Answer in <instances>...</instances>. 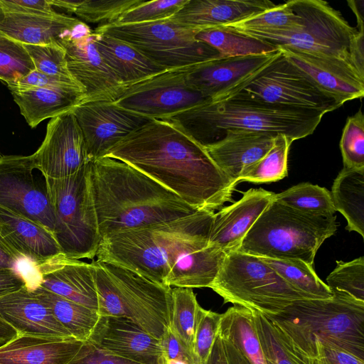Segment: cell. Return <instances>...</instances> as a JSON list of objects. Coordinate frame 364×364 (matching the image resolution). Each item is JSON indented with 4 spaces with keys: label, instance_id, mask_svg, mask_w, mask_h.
I'll return each instance as SVG.
<instances>
[{
    "label": "cell",
    "instance_id": "cell-1",
    "mask_svg": "<svg viewBox=\"0 0 364 364\" xmlns=\"http://www.w3.org/2000/svg\"><path fill=\"white\" fill-rule=\"evenodd\" d=\"M105 156L136 168L197 210L215 211L232 201L236 184L203 146L168 119H151Z\"/></svg>",
    "mask_w": 364,
    "mask_h": 364
},
{
    "label": "cell",
    "instance_id": "cell-2",
    "mask_svg": "<svg viewBox=\"0 0 364 364\" xmlns=\"http://www.w3.org/2000/svg\"><path fill=\"white\" fill-rule=\"evenodd\" d=\"M90 181L102 238L199 210L143 172L112 158L92 162Z\"/></svg>",
    "mask_w": 364,
    "mask_h": 364
},
{
    "label": "cell",
    "instance_id": "cell-3",
    "mask_svg": "<svg viewBox=\"0 0 364 364\" xmlns=\"http://www.w3.org/2000/svg\"><path fill=\"white\" fill-rule=\"evenodd\" d=\"M326 113L250 100L208 101L168 119L202 146L213 144L231 129L282 134L292 141L314 133Z\"/></svg>",
    "mask_w": 364,
    "mask_h": 364
},
{
    "label": "cell",
    "instance_id": "cell-4",
    "mask_svg": "<svg viewBox=\"0 0 364 364\" xmlns=\"http://www.w3.org/2000/svg\"><path fill=\"white\" fill-rule=\"evenodd\" d=\"M332 293L327 299L296 301L280 313L267 316L311 359L316 355V341L364 358V302Z\"/></svg>",
    "mask_w": 364,
    "mask_h": 364
},
{
    "label": "cell",
    "instance_id": "cell-5",
    "mask_svg": "<svg viewBox=\"0 0 364 364\" xmlns=\"http://www.w3.org/2000/svg\"><path fill=\"white\" fill-rule=\"evenodd\" d=\"M337 230L335 215H316L272 201L243 238L237 251L314 265L315 255Z\"/></svg>",
    "mask_w": 364,
    "mask_h": 364
},
{
    "label": "cell",
    "instance_id": "cell-6",
    "mask_svg": "<svg viewBox=\"0 0 364 364\" xmlns=\"http://www.w3.org/2000/svg\"><path fill=\"white\" fill-rule=\"evenodd\" d=\"M92 263L100 315L127 318L161 339L169 327L172 288L117 264Z\"/></svg>",
    "mask_w": 364,
    "mask_h": 364
},
{
    "label": "cell",
    "instance_id": "cell-7",
    "mask_svg": "<svg viewBox=\"0 0 364 364\" xmlns=\"http://www.w3.org/2000/svg\"><path fill=\"white\" fill-rule=\"evenodd\" d=\"M213 215L214 211L199 210L170 222L111 234L102 238L96 260L166 285V262L173 246L185 235L212 223Z\"/></svg>",
    "mask_w": 364,
    "mask_h": 364
},
{
    "label": "cell",
    "instance_id": "cell-8",
    "mask_svg": "<svg viewBox=\"0 0 364 364\" xmlns=\"http://www.w3.org/2000/svg\"><path fill=\"white\" fill-rule=\"evenodd\" d=\"M210 289L224 303H232L267 316L293 302L310 299L287 283L261 257L233 251L226 254Z\"/></svg>",
    "mask_w": 364,
    "mask_h": 364
},
{
    "label": "cell",
    "instance_id": "cell-9",
    "mask_svg": "<svg viewBox=\"0 0 364 364\" xmlns=\"http://www.w3.org/2000/svg\"><path fill=\"white\" fill-rule=\"evenodd\" d=\"M91 164L68 177H46L55 217L53 235L62 254L69 259H93L102 240L90 181Z\"/></svg>",
    "mask_w": 364,
    "mask_h": 364
},
{
    "label": "cell",
    "instance_id": "cell-10",
    "mask_svg": "<svg viewBox=\"0 0 364 364\" xmlns=\"http://www.w3.org/2000/svg\"><path fill=\"white\" fill-rule=\"evenodd\" d=\"M289 2L293 11L301 18L303 26L301 28L235 31L257 38L277 48L336 58L353 65L351 46L358 30L351 26L339 11L321 0Z\"/></svg>",
    "mask_w": 364,
    "mask_h": 364
},
{
    "label": "cell",
    "instance_id": "cell-11",
    "mask_svg": "<svg viewBox=\"0 0 364 364\" xmlns=\"http://www.w3.org/2000/svg\"><path fill=\"white\" fill-rule=\"evenodd\" d=\"M279 50V53L267 64L210 101L225 99L250 100L325 113L341 106L321 90Z\"/></svg>",
    "mask_w": 364,
    "mask_h": 364
},
{
    "label": "cell",
    "instance_id": "cell-12",
    "mask_svg": "<svg viewBox=\"0 0 364 364\" xmlns=\"http://www.w3.org/2000/svg\"><path fill=\"white\" fill-rule=\"evenodd\" d=\"M199 31L167 18L141 23L100 25L94 32L124 41L164 69L175 70L222 56L215 48L196 38Z\"/></svg>",
    "mask_w": 364,
    "mask_h": 364
},
{
    "label": "cell",
    "instance_id": "cell-13",
    "mask_svg": "<svg viewBox=\"0 0 364 364\" xmlns=\"http://www.w3.org/2000/svg\"><path fill=\"white\" fill-rule=\"evenodd\" d=\"M185 68L168 70L133 84L113 102L151 119H166L210 101L188 85Z\"/></svg>",
    "mask_w": 364,
    "mask_h": 364
},
{
    "label": "cell",
    "instance_id": "cell-14",
    "mask_svg": "<svg viewBox=\"0 0 364 364\" xmlns=\"http://www.w3.org/2000/svg\"><path fill=\"white\" fill-rule=\"evenodd\" d=\"M31 155L0 156V206L30 219L53 234L55 217L46 178L36 176Z\"/></svg>",
    "mask_w": 364,
    "mask_h": 364
},
{
    "label": "cell",
    "instance_id": "cell-15",
    "mask_svg": "<svg viewBox=\"0 0 364 364\" xmlns=\"http://www.w3.org/2000/svg\"><path fill=\"white\" fill-rule=\"evenodd\" d=\"M68 69L85 90L83 102L116 100L128 86L122 83L98 52L94 32L84 22L63 41Z\"/></svg>",
    "mask_w": 364,
    "mask_h": 364
},
{
    "label": "cell",
    "instance_id": "cell-16",
    "mask_svg": "<svg viewBox=\"0 0 364 364\" xmlns=\"http://www.w3.org/2000/svg\"><path fill=\"white\" fill-rule=\"evenodd\" d=\"M31 156L36 168L55 179L72 176L92 162L72 111L50 119L44 140Z\"/></svg>",
    "mask_w": 364,
    "mask_h": 364
},
{
    "label": "cell",
    "instance_id": "cell-17",
    "mask_svg": "<svg viewBox=\"0 0 364 364\" xmlns=\"http://www.w3.org/2000/svg\"><path fill=\"white\" fill-rule=\"evenodd\" d=\"M210 226L180 238L168 257L166 284L176 287H209L226 254L209 244Z\"/></svg>",
    "mask_w": 364,
    "mask_h": 364
},
{
    "label": "cell",
    "instance_id": "cell-18",
    "mask_svg": "<svg viewBox=\"0 0 364 364\" xmlns=\"http://www.w3.org/2000/svg\"><path fill=\"white\" fill-rule=\"evenodd\" d=\"M92 161L151 119L124 109L111 101L82 102L73 110Z\"/></svg>",
    "mask_w": 364,
    "mask_h": 364
},
{
    "label": "cell",
    "instance_id": "cell-19",
    "mask_svg": "<svg viewBox=\"0 0 364 364\" xmlns=\"http://www.w3.org/2000/svg\"><path fill=\"white\" fill-rule=\"evenodd\" d=\"M278 48L291 63L341 106L349 100L363 97L364 75L350 63L284 47Z\"/></svg>",
    "mask_w": 364,
    "mask_h": 364
},
{
    "label": "cell",
    "instance_id": "cell-20",
    "mask_svg": "<svg viewBox=\"0 0 364 364\" xmlns=\"http://www.w3.org/2000/svg\"><path fill=\"white\" fill-rule=\"evenodd\" d=\"M87 341L141 364H164L161 339L127 318L100 316Z\"/></svg>",
    "mask_w": 364,
    "mask_h": 364
},
{
    "label": "cell",
    "instance_id": "cell-21",
    "mask_svg": "<svg viewBox=\"0 0 364 364\" xmlns=\"http://www.w3.org/2000/svg\"><path fill=\"white\" fill-rule=\"evenodd\" d=\"M34 272L38 286L98 311L92 262L69 259L60 254L35 266Z\"/></svg>",
    "mask_w": 364,
    "mask_h": 364
},
{
    "label": "cell",
    "instance_id": "cell-22",
    "mask_svg": "<svg viewBox=\"0 0 364 364\" xmlns=\"http://www.w3.org/2000/svg\"><path fill=\"white\" fill-rule=\"evenodd\" d=\"M242 193L239 200L213 215L209 244L225 254L237 250L249 230L274 200L275 193L263 188H250Z\"/></svg>",
    "mask_w": 364,
    "mask_h": 364
},
{
    "label": "cell",
    "instance_id": "cell-23",
    "mask_svg": "<svg viewBox=\"0 0 364 364\" xmlns=\"http://www.w3.org/2000/svg\"><path fill=\"white\" fill-rule=\"evenodd\" d=\"M279 49L270 53L247 56H220L185 68L188 85L212 100L270 62Z\"/></svg>",
    "mask_w": 364,
    "mask_h": 364
},
{
    "label": "cell",
    "instance_id": "cell-24",
    "mask_svg": "<svg viewBox=\"0 0 364 364\" xmlns=\"http://www.w3.org/2000/svg\"><path fill=\"white\" fill-rule=\"evenodd\" d=\"M277 135L231 129L220 140L203 146L215 165L237 185L242 171L270 150Z\"/></svg>",
    "mask_w": 364,
    "mask_h": 364
},
{
    "label": "cell",
    "instance_id": "cell-25",
    "mask_svg": "<svg viewBox=\"0 0 364 364\" xmlns=\"http://www.w3.org/2000/svg\"><path fill=\"white\" fill-rule=\"evenodd\" d=\"M0 316L18 336L73 338L27 286L0 296Z\"/></svg>",
    "mask_w": 364,
    "mask_h": 364
},
{
    "label": "cell",
    "instance_id": "cell-26",
    "mask_svg": "<svg viewBox=\"0 0 364 364\" xmlns=\"http://www.w3.org/2000/svg\"><path fill=\"white\" fill-rule=\"evenodd\" d=\"M82 22L63 14L38 15L0 9V33L27 45H59Z\"/></svg>",
    "mask_w": 364,
    "mask_h": 364
},
{
    "label": "cell",
    "instance_id": "cell-27",
    "mask_svg": "<svg viewBox=\"0 0 364 364\" xmlns=\"http://www.w3.org/2000/svg\"><path fill=\"white\" fill-rule=\"evenodd\" d=\"M269 0H188L168 19L202 30L234 23L276 6Z\"/></svg>",
    "mask_w": 364,
    "mask_h": 364
},
{
    "label": "cell",
    "instance_id": "cell-28",
    "mask_svg": "<svg viewBox=\"0 0 364 364\" xmlns=\"http://www.w3.org/2000/svg\"><path fill=\"white\" fill-rule=\"evenodd\" d=\"M0 237L33 267L62 254L50 230L1 206Z\"/></svg>",
    "mask_w": 364,
    "mask_h": 364
},
{
    "label": "cell",
    "instance_id": "cell-29",
    "mask_svg": "<svg viewBox=\"0 0 364 364\" xmlns=\"http://www.w3.org/2000/svg\"><path fill=\"white\" fill-rule=\"evenodd\" d=\"M83 341L20 335L0 346V364H68Z\"/></svg>",
    "mask_w": 364,
    "mask_h": 364
},
{
    "label": "cell",
    "instance_id": "cell-30",
    "mask_svg": "<svg viewBox=\"0 0 364 364\" xmlns=\"http://www.w3.org/2000/svg\"><path fill=\"white\" fill-rule=\"evenodd\" d=\"M10 92L31 128L46 119L72 111L85 99V92L75 87L31 88Z\"/></svg>",
    "mask_w": 364,
    "mask_h": 364
},
{
    "label": "cell",
    "instance_id": "cell-31",
    "mask_svg": "<svg viewBox=\"0 0 364 364\" xmlns=\"http://www.w3.org/2000/svg\"><path fill=\"white\" fill-rule=\"evenodd\" d=\"M94 41L107 65L118 80L128 87L168 70L119 39L94 32Z\"/></svg>",
    "mask_w": 364,
    "mask_h": 364
},
{
    "label": "cell",
    "instance_id": "cell-32",
    "mask_svg": "<svg viewBox=\"0 0 364 364\" xmlns=\"http://www.w3.org/2000/svg\"><path fill=\"white\" fill-rule=\"evenodd\" d=\"M331 196L336 211L347 221L346 230L364 237V168H343L335 178Z\"/></svg>",
    "mask_w": 364,
    "mask_h": 364
},
{
    "label": "cell",
    "instance_id": "cell-33",
    "mask_svg": "<svg viewBox=\"0 0 364 364\" xmlns=\"http://www.w3.org/2000/svg\"><path fill=\"white\" fill-rule=\"evenodd\" d=\"M218 333L234 345L249 364H267L255 331L252 311L233 306L222 314Z\"/></svg>",
    "mask_w": 364,
    "mask_h": 364
},
{
    "label": "cell",
    "instance_id": "cell-34",
    "mask_svg": "<svg viewBox=\"0 0 364 364\" xmlns=\"http://www.w3.org/2000/svg\"><path fill=\"white\" fill-rule=\"evenodd\" d=\"M31 291L73 338L83 342L90 339L100 318L97 310L65 299L39 286Z\"/></svg>",
    "mask_w": 364,
    "mask_h": 364
},
{
    "label": "cell",
    "instance_id": "cell-35",
    "mask_svg": "<svg viewBox=\"0 0 364 364\" xmlns=\"http://www.w3.org/2000/svg\"><path fill=\"white\" fill-rule=\"evenodd\" d=\"M254 325L267 364H314L267 316L252 311Z\"/></svg>",
    "mask_w": 364,
    "mask_h": 364
},
{
    "label": "cell",
    "instance_id": "cell-36",
    "mask_svg": "<svg viewBox=\"0 0 364 364\" xmlns=\"http://www.w3.org/2000/svg\"><path fill=\"white\" fill-rule=\"evenodd\" d=\"M196 38L225 57L262 55L278 50L264 41L222 26L202 29L197 33Z\"/></svg>",
    "mask_w": 364,
    "mask_h": 364
},
{
    "label": "cell",
    "instance_id": "cell-37",
    "mask_svg": "<svg viewBox=\"0 0 364 364\" xmlns=\"http://www.w3.org/2000/svg\"><path fill=\"white\" fill-rule=\"evenodd\" d=\"M289 285L310 299H327L333 293L316 274L313 266L294 259H269L261 257Z\"/></svg>",
    "mask_w": 364,
    "mask_h": 364
},
{
    "label": "cell",
    "instance_id": "cell-38",
    "mask_svg": "<svg viewBox=\"0 0 364 364\" xmlns=\"http://www.w3.org/2000/svg\"><path fill=\"white\" fill-rule=\"evenodd\" d=\"M142 0H50L52 6L75 14L83 21L100 25L115 23L127 11L139 5Z\"/></svg>",
    "mask_w": 364,
    "mask_h": 364
},
{
    "label": "cell",
    "instance_id": "cell-39",
    "mask_svg": "<svg viewBox=\"0 0 364 364\" xmlns=\"http://www.w3.org/2000/svg\"><path fill=\"white\" fill-rule=\"evenodd\" d=\"M292 142L289 137L282 134H277L270 150L242 171L238 183H269L286 177L288 174V154Z\"/></svg>",
    "mask_w": 364,
    "mask_h": 364
},
{
    "label": "cell",
    "instance_id": "cell-40",
    "mask_svg": "<svg viewBox=\"0 0 364 364\" xmlns=\"http://www.w3.org/2000/svg\"><path fill=\"white\" fill-rule=\"evenodd\" d=\"M171 309L168 328L193 353L196 313L199 304L193 289H171Z\"/></svg>",
    "mask_w": 364,
    "mask_h": 364
},
{
    "label": "cell",
    "instance_id": "cell-41",
    "mask_svg": "<svg viewBox=\"0 0 364 364\" xmlns=\"http://www.w3.org/2000/svg\"><path fill=\"white\" fill-rule=\"evenodd\" d=\"M274 201L316 215H330L336 212L330 191L308 182L275 193Z\"/></svg>",
    "mask_w": 364,
    "mask_h": 364
},
{
    "label": "cell",
    "instance_id": "cell-42",
    "mask_svg": "<svg viewBox=\"0 0 364 364\" xmlns=\"http://www.w3.org/2000/svg\"><path fill=\"white\" fill-rule=\"evenodd\" d=\"M303 26L288 1L240 21L219 26L235 31L292 30Z\"/></svg>",
    "mask_w": 364,
    "mask_h": 364
},
{
    "label": "cell",
    "instance_id": "cell-43",
    "mask_svg": "<svg viewBox=\"0 0 364 364\" xmlns=\"http://www.w3.org/2000/svg\"><path fill=\"white\" fill-rule=\"evenodd\" d=\"M34 70L23 44L0 33V80L11 84Z\"/></svg>",
    "mask_w": 364,
    "mask_h": 364
},
{
    "label": "cell",
    "instance_id": "cell-44",
    "mask_svg": "<svg viewBox=\"0 0 364 364\" xmlns=\"http://www.w3.org/2000/svg\"><path fill=\"white\" fill-rule=\"evenodd\" d=\"M336 268L326 278L331 292L345 294L364 302V257L350 262L336 261Z\"/></svg>",
    "mask_w": 364,
    "mask_h": 364
},
{
    "label": "cell",
    "instance_id": "cell-45",
    "mask_svg": "<svg viewBox=\"0 0 364 364\" xmlns=\"http://www.w3.org/2000/svg\"><path fill=\"white\" fill-rule=\"evenodd\" d=\"M343 167L364 168V115L360 109L348 117L340 141Z\"/></svg>",
    "mask_w": 364,
    "mask_h": 364
},
{
    "label": "cell",
    "instance_id": "cell-46",
    "mask_svg": "<svg viewBox=\"0 0 364 364\" xmlns=\"http://www.w3.org/2000/svg\"><path fill=\"white\" fill-rule=\"evenodd\" d=\"M222 314L202 308L196 313L193 352L196 364H207L218 335Z\"/></svg>",
    "mask_w": 364,
    "mask_h": 364
},
{
    "label": "cell",
    "instance_id": "cell-47",
    "mask_svg": "<svg viewBox=\"0 0 364 364\" xmlns=\"http://www.w3.org/2000/svg\"><path fill=\"white\" fill-rule=\"evenodd\" d=\"M187 1L188 0L144 1L125 12L115 23H141L167 19L180 10Z\"/></svg>",
    "mask_w": 364,
    "mask_h": 364
},
{
    "label": "cell",
    "instance_id": "cell-48",
    "mask_svg": "<svg viewBox=\"0 0 364 364\" xmlns=\"http://www.w3.org/2000/svg\"><path fill=\"white\" fill-rule=\"evenodd\" d=\"M23 46L36 70L50 75L74 80L68 69L65 53L62 46L54 44Z\"/></svg>",
    "mask_w": 364,
    "mask_h": 364
},
{
    "label": "cell",
    "instance_id": "cell-49",
    "mask_svg": "<svg viewBox=\"0 0 364 364\" xmlns=\"http://www.w3.org/2000/svg\"><path fill=\"white\" fill-rule=\"evenodd\" d=\"M10 91L31 88H80L85 90L75 80L50 75L34 70L18 81L7 85Z\"/></svg>",
    "mask_w": 364,
    "mask_h": 364
},
{
    "label": "cell",
    "instance_id": "cell-50",
    "mask_svg": "<svg viewBox=\"0 0 364 364\" xmlns=\"http://www.w3.org/2000/svg\"><path fill=\"white\" fill-rule=\"evenodd\" d=\"M68 364H141L103 350L89 341L83 343L77 355Z\"/></svg>",
    "mask_w": 364,
    "mask_h": 364
},
{
    "label": "cell",
    "instance_id": "cell-51",
    "mask_svg": "<svg viewBox=\"0 0 364 364\" xmlns=\"http://www.w3.org/2000/svg\"><path fill=\"white\" fill-rule=\"evenodd\" d=\"M314 364H364V358L341 348L315 342Z\"/></svg>",
    "mask_w": 364,
    "mask_h": 364
},
{
    "label": "cell",
    "instance_id": "cell-52",
    "mask_svg": "<svg viewBox=\"0 0 364 364\" xmlns=\"http://www.w3.org/2000/svg\"><path fill=\"white\" fill-rule=\"evenodd\" d=\"M0 9L9 12L38 15L56 13L48 0H0Z\"/></svg>",
    "mask_w": 364,
    "mask_h": 364
},
{
    "label": "cell",
    "instance_id": "cell-53",
    "mask_svg": "<svg viewBox=\"0 0 364 364\" xmlns=\"http://www.w3.org/2000/svg\"><path fill=\"white\" fill-rule=\"evenodd\" d=\"M25 263L28 262L18 255L0 237V270L18 272L21 274L26 278L22 269V265Z\"/></svg>",
    "mask_w": 364,
    "mask_h": 364
},
{
    "label": "cell",
    "instance_id": "cell-54",
    "mask_svg": "<svg viewBox=\"0 0 364 364\" xmlns=\"http://www.w3.org/2000/svg\"><path fill=\"white\" fill-rule=\"evenodd\" d=\"M27 286L26 278L20 273L0 270V296Z\"/></svg>",
    "mask_w": 364,
    "mask_h": 364
},
{
    "label": "cell",
    "instance_id": "cell-55",
    "mask_svg": "<svg viewBox=\"0 0 364 364\" xmlns=\"http://www.w3.org/2000/svg\"><path fill=\"white\" fill-rule=\"evenodd\" d=\"M207 364H229L224 341L218 332Z\"/></svg>",
    "mask_w": 364,
    "mask_h": 364
},
{
    "label": "cell",
    "instance_id": "cell-56",
    "mask_svg": "<svg viewBox=\"0 0 364 364\" xmlns=\"http://www.w3.org/2000/svg\"><path fill=\"white\" fill-rule=\"evenodd\" d=\"M349 7L355 14L357 20V26L358 31H364V1H348Z\"/></svg>",
    "mask_w": 364,
    "mask_h": 364
},
{
    "label": "cell",
    "instance_id": "cell-57",
    "mask_svg": "<svg viewBox=\"0 0 364 364\" xmlns=\"http://www.w3.org/2000/svg\"><path fill=\"white\" fill-rule=\"evenodd\" d=\"M18 336V333L0 316V346Z\"/></svg>",
    "mask_w": 364,
    "mask_h": 364
}]
</instances>
